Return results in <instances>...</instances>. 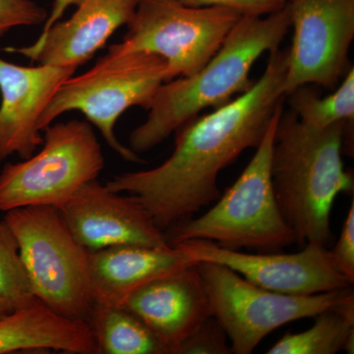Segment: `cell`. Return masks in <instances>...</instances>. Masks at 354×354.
<instances>
[{
  "mask_svg": "<svg viewBox=\"0 0 354 354\" xmlns=\"http://www.w3.org/2000/svg\"><path fill=\"white\" fill-rule=\"evenodd\" d=\"M288 60V48L270 53L264 73L247 92L176 130L165 162L118 174L106 185L138 197L162 230L209 206L221 196L220 172L247 149L257 148L283 109Z\"/></svg>",
  "mask_w": 354,
  "mask_h": 354,
  "instance_id": "obj_1",
  "label": "cell"
},
{
  "mask_svg": "<svg viewBox=\"0 0 354 354\" xmlns=\"http://www.w3.org/2000/svg\"><path fill=\"white\" fill-rule=\"evenodd\" d=\"M291 28L290 7L252 17L242 16L220 50L197 73L165 82L153 95L143 124L129 136V148L152 150L208 108L216 109L254 85L250 72L265 53L278 50Z\"/></svg>",
  "mask_w": 354,
  "mask_h": 354,
  "instance_id": "obj_2",
  "label": "cell"
},
{
  "mask_svg": "<svg viewBox=\"0 0 354 354\" xmlns=\"http://www.w3.org/2000/svg\"><path fill=\"white\" fill-rule=\"evenodd\" d=\"M341 121L323 129L309 127L292 111L281 113L274 132L272 180L274 195L297 243L332 241L330 212L342 193H353V176L342 162Z\"/></svg>",
  "mask_w": 354,
  "mask_h": 354,
  "instance_id": "obj_3",
  "label": "cell"
},
{
  "mask_svg": "<svg viewBox=\"0 0 354 354\" xmlns=\"http://www.w3.org/2000/svg\"><path fill=\"white\" fill-rule=\"evenodd\" d=\"M283 111L274 116L237 180L201 216L172 227L169 244L196 239L230 250L249 248L270 253L297 243L277 202L272 180L274 132Z\"/></svg>",
  "mask_w": 354,
  "mask_h": 354,
  "instance_id": "obj_4",
  "label": "cell"
},
{
  "mask_svg": "<svg viewBox=\"0 0 354 354\" xmlns=\"http://www.w3.org/2000/svg\"><path fill=\"white\" fill-rule=\"evenodd\" d=\"M167 80L164 58L143 51H108L88 71L71 76L60 85L41 114L39 128L43 131L62 114L80 111L123 160L145 164L138 153L121 143L114 128L127 109L141 106L148 111L153 95Z\"/></svg>",
  "mask_w": 354,
  "mask_h": 354,
  "instance_id": "obj_5",
  "label": "cell"
},
{
  "mask_svg": "<svg viewBox=\"0 0 354 354\" xmlns=\"http://www.w3.org/2000/svg\"><path fill=\"white\" fill-rule=\"evenodd\" d=\"M34 297L58 315L87 322L95 304L90 251L79 244L59 211L31 206L6 212Z\"/></svg>",
  "mask_w": 354,
  "mask_h": 354,
  "instance_id": "obj_6",
  "label": "cell"
},
{
  "mask_svg": "<svg viewBox=\"0 0 354 354\" xmlns=\"http://www.w3.org/2000/svg\"><path fill=\"white\" fill-rule=\"evenodd\" d=\"M43 148L0 172V211L31 206L59 209L104 167L102 146L92 124L72 120L43 130Z\"/></svg>",
  "mask_w": 354,
  "mask_h": 354,
  "instance_id": "obj_7",
  "label": "cell"
},
{
  "mask_svg": "<svg viewBox=\"0 0 354 354\" xmlns=\"http://www.w3.org/2000/svg\"><path fill=\"white\" fill-rule=\"evenodd\" d=\"M241 14L223 7H191L178 0H139L121 43L109 53H152L167 64V81L197 73L220 50Z\"/></svg>",
  "mask_w": 354,
  "mask_h": 354,
  "instance_id": "obj_8",
  "label": "cell"
},
{
  "mask_svg": "<svg viewBox=\"0 0 354 354\" xmlns=\"http://www.w3.org/2000/svg\"><path fill=\"white\" fill-rule=\"evenodd\" d=\"M212 317L227 335L232 353L250 354L286 324L314 318L342 302L346 290L313 295H290L253 285L227 266L198 262Z\"/></svg>",
  "mask_w": 354,
  "mask_h": 354,
  "instance_id": "obj_9",
  "label": "cell"
},
{
  "mask_svg": "<svg viewBox=\"0 0 354 354\" xmlns=\"http://www.w3.org/2000/svg\"><path fill=\"white\" fill-rule=\"evenodd\" d=\"M293 28L286 95L305 85L334 91L351 68L354 0H290Z\"/></svg>",
  "mask_w": 354,
  "mask_h": 354,
  "instance_id": "obj_10",
  "label": "cell"
},
{
  "mask_svg": "<svg viewBox=\"0 0 354 354\" xmlns=\"http://www.w3.org/2000/svg\"><path fill=\"white\" fill-rule=\"evenodd\" d=\"M176 244L197 263L227 266L253 285L274 292L313 295L353 285L335 269L328 247L316 242H308L304 250L292 254L243 253L196 239Z\"/></svg>",
  "mask_w": 354,
  "mask_h": 354,
  "instance_id": "obj_11",
  "label": "cell"
},
{
  "mask_svg": "<svg viewBox=\"0 0 354 354\" xmlns=\"http://www.w3.org/2000/svg\"><path fill=\"white\" fill-rule=\"evenodd\" d=\"M58 211L72 236L88 251L171 245L138 197L114 192L97 179L83 185Z\"/></svg>",
  "mask_w": 354,
  "mask_h": 354,
  "instance_id": "obj_12",
  "label": "cell"
},
{
  "mask_svg": "<svg viewBox=\"0 0 354 354\" xmlns=\"http://www.w3.org/2000/svg\"><path fill=\"white\" fill-rule=\"evenodd\" d=\"M76 70L57 65L22 66L0 58V162L13 155L26 160L43 145L41 114Z\"/></svg>",
  "mask_w": 354,
  "mask_h": 354,
  "instance_id": "obj_13",
  "label": "cell"
},
{
  "mask_svg": "<svg viewBox=\"0 0 354 354\" xmlns=\"http://www.w3.org/2000/svg\"><path fill=\"white\" fill-rule=\"evenodd\" d=\"M139 0H80L75 12L58 21L31 46L6 48L38 64L78 68L130 22Z\"/></svg>",
  "mask_w": 354,
  "mask_h": 354,
  "instance_id": "obj_14",
  "label": "cell"
},
{
  "mask_svg": "<svg viewBox=\"0 0 354 354\" xmlns=\"http://www.w3.org/2000/svg\"><path fill=\"white\" fill-rule=\"evenodd\" d=\"M197 264L146 283L121 304L141 319L171 354L212 317Z\"/></svg>",
  "mask_w": 354,
  "mask_h": 354,
  "instance_id": "obj_15",
  "label": "cell"
},
{
  "mask_svg": "<svg viewBox=\"0 0 354 354\" xmlns=\"http://www.w3.org/2000/svg\"><path fill=\"white\" fill-rule=\"evenodd\" d=\"M178 244L167 247L118 245L90 251L88 269L97 302L121 305L155 279L196 265Z\"/></svg>",
  "mask_w": 354,
  "mask_h": 354,
  "instance_id": "obj_16",
  "label": "cell"
},
{
  "mask_svg": "<svg viewBox=\"0 0 354 354\" xmlns=\"http://www.w3.org/2000/svg\"><path fill=\"white\" fill-rule=\"evenodd\" d=\"M29 351L97 354L87 322L58 315L39 299L0 319V354Z\"/></svg>",
  "mask_w": 354,
  "mask_h": 354,
  "instance_id": "obj_17",
  "label": "cell"
},
{
  "mask_svg": "<svg viewBox=\"0 0 354 354\" xmlns=\"http://www.w3.org/2000/svg\"><path fill=\"white\" fill-rule=\"evenodd\" d=\"M87 323L97 354H171L141 319L121 305L95 301Z\"/></svg>",
  "mask_w": 354,
  "mask_h": 354,
  "instance_id": "obj_18",
  "label": "cell"
},
{
  "mask_svg": "<svg viewBox=\"0 0 354 354\" xmlns=\"http://www.w3.org/2000/svg\"><path fill=\"white\" fill-rule=\"evenodd\" d=\"M315 322L304 332L288 333L268 354H335L354 351V297H346L333 308L314 317Z\"/></svg>",
  "mask_w": 354,
  "mask_h": 354,
  "instance_id": "obj_19",
  "label": "cell"
},
{
  "mask_svg": "<svg viewBox=\"0 0 354 354\" xmlns=\"http://www.w3.org/2000/svg\"><path fill=\"white\" fill-rule=\"evenodd\" d=\"M290 111L309 127L323 129L337 122L354 121V68L348 70L332 94L321 97L309 85L295 88L286 95Z\"/></svg>",
  "mask_w": 354,
  "mask_h": 354,
  "instance_id": "obj_20",
  "label": "cell"
},
{
  "mask_svg": "<svg viewBox=\"0 0 354 354\" xmlns=\"http://www.w3.org/2000/svg\"><path fill=\"white\" fill-rule=\"evenodd\" d=\"M0 297L14 310L37 299L21 258L19 243L4 220L0 221Z\"/></svg>",
  "mask_w": 354,
  "mask_h": 354,
  "instance_id": "obj_21",
  "label": "cell"
},
{
  "mask_svg": "<svg viewBox=\"0 0 354 354\" xmlns=\"http://www.w3.org/2000/svg\"><path fill=\"white\" fill-rule=\"evenodd\" d=\"M227 335L216 322L209 317L183 342L176 354H230L232 353Z\"/></svg>",
  "mask_w": 354,
  "mask_h": 354,
  "instance_id": "obj_22",
  "label": "cell"
},
{
  "mask_svg": "<svg viewBox=\"0 0 354 354\" xmlns=\"http://www.w3.org/2000/svg\"><path fill=\"white\" fill-rule=\"evenodd\" d=\"M48 16L32 0H0V39L14 28L44 24Z\"/></svg>",
  "mask_w": 354,
  "mask_h": 354,
  "instance_id": "obj_23",
  "label": "cell"
},
{
  "mask_svg": "<svg viewBox=\"0 0 354 354\" xmlns=\"http://www.w3.org/2000/svg\"><path fill=\"white\" fill-rule=\"evenodd\" d=\"M191 7H223L241 16L262 17L281 10L290 0H178Z\"/></svg>",
  "mask_w": 354,
  "mask_h": 354,
  "instance_id": "obj_24",
  "label": "cell"
},
{
  "mask_svg": "<svg viewBox=\"0 0 354 354\" xmlns=\"http://www.w3.org/2000/svg\"><path fill=\"white\" fill-rule=\"evenodd\" d=\"M330 260L342 276L354 281V200L349 207L348 215L342 225L341 234L332 250Z\"/></svg>",
  "mask_w": 354,
  "mask_h": 354,
  "instance_id": "obj_25",
  "label": "cell"
},
{
  "mask_svg": "<svg viewBox=\"0 0 354 354\" xmlns=\"http://www.w3.org/2000/svg\"><path fill=\"white\" fill-rule=\"evenodd\" d=\"M80 0H55L53 1V9L51 12L48 14V19L44 22L43 30L41 34H44L48 29L62 19V16L64 15L65 11L69 8L70 6H75Z\"/></svg>",
  "mask_w": 354,
  "mask_h": 354,
  "instance_id": "obj_26",
  "label": "cell"
},
{
  "mask_svg": "<svg viewBox=\"0 0 354 354\" xmlns=\"http://www.w3.org/2000/svg\"><path fill=\"white\" fill-rule=\"evenodd\" d=\"M14 309L10 306L4 298L0 297V319L4 318L9 314L12 313Z\"/></svg>",
  "mask_w": 354,
  "mask_h": 354,
  "instance_id": "obj_27",
  "label": "cell"
}]
</instances>
